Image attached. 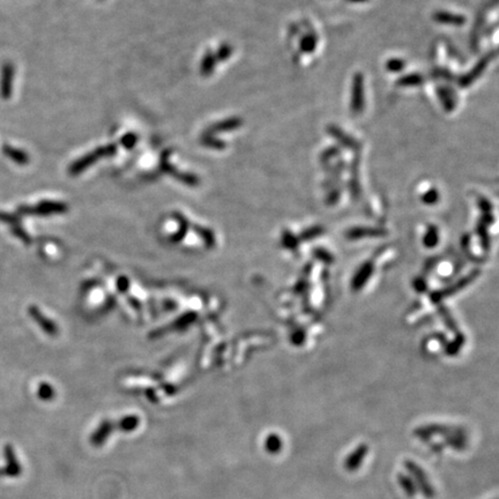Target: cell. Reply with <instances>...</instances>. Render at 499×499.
<instances>
[{
	"mask_svg": "<svg viewBox=\"0 0 499 499\" xmlns=\"http://www.w3.org/2000/svg\"><path fill=\"white\" fill-rule=\"evenodd\" d=\"M397 482H399L402 490L405 491V493L409 497H414L417 493V491H419L411 475L399 474V476H397Z\"/></svg>",
	"mask_w": 499,
	"mask_h": 499,
	"instance_id": "8fae6325",
	"label": "cell"
},
{
	"mask_svg": "<svg viewBox=\"0 0 499 499\" xmlns=\"http://www.w3.org/2000/svg\"><path fill=\"white\" fill-rule=\"evenodd\" d=\"M3 153L18 164L29 163V156L21 149H17L12 146L5 145L3 147Z\"/></svg>",
	"mask_w": 499,
	"mask_h": 499,
	"instance_id": "30bf717a",
	"label": "cell"
},
{
	"mask_svg": "<svg viewBox=\"0 0 499 499\" xmlns=\"http://www.w3.org/2000/svg\"><path fill=\"white\" fill-rule=\"evenodd\" d=\"M494 55H496V52L488 53V55H485L484 57L482 58V59H479L476 63V65H475V66L471 68L470 71L467 73V74L461 76V78L458 80L459 87L467 88V87H469L475 80H477L479 76L483 74V72L485 71V68H486V66H488L489 61H491V59H492Z\"/></svg>",
	"mask_w": 499,
	"mask_h": 499,
	"instance_id": "277c9868",
	"label": "cell"
},
{
	"mask_svg": "<svg viewBox=\"0 0 499 499\" xmlns=\"http://www.w3.org/2000/svg\"><path fill=\"white\" fill-rule=\"evenodd\" d=\"M327 133L332 135V137L335 138V140L341 144L343 147H346L348 149H353V150H358L361 144L354 139L353 137H350L349 134H347L343 130L340 129L338 126L331 125L327 127Z\"/></svg>",
	"mask_w": 499,
	"mask_h": 499,
	"instance_id": "52a82bcc",
	"label": "cell"
},
{
	"mask_svg": "<svg viewBox=\"0 0 499 499\" xmlns=\"http://www.w3.org/2000/svg\"><path fill=\"white\" fill-rule=\"evenodd\" d=\"M369 447L365 444L358 445L351 453L347 456L344 461V467L348 471H356L363 465V461L366 458Z\"/></svg>",
	"mask_w": 499,
	"mask_h": 499,
	"instance_id": "8992f818",
	"label": "cell"
},
{
	"mask_svg": "<svg viewBox=\"0 0 499 499\" xmlns=\"http://www.w3.org/2000/svg\"><path fill=\"white\" fill-rule=\"evenodd\" d=\"M14 66L12 63L3 64L2 74H0V96L4 99H9L13 91V80H14Z\"/></svg>",
	"mask_w": 499,
	"mask_h": 499,
	"instance_id": "5b68a950",
	"label": "cell"
},
{
	"mask_svg": "<svg viewBox=\"0 0 499 499\" xmlns=\"http://www.w3.org/2000/svg\"><path fill=\"white\" fill-rule=\"evenodd\" d=\"M340 152V148H338V147H330V148H327V149H325L324 152L322 153V155H320V160H322V162H328L330 160H332L333 157H335V156H338Z\"/></svg>",
	"mask_w": 499,
	"mask_h": 499,
	"instance_id": "ffe728a7",
	"label": "cell"
},
{
	"mask_svg": "<svg viewBox=\"0 0 499 499\" xmlns=\"http://www.w3.org/2000/svg\"><path fill=\"white\" fill-rule=\"evenodd\" d=\"M405 66H406L405 60L400 59V58H392V59L386 61V68H387V71L392 73L401 72L402 69L405 68Z\"/></svg>",
	"mask_w": 499,
	"mask_h": 499,
	"instance_id": "e0dca14e",
	"label": "cell"
},
{
	"mask_svg": "<svg viewBox=\"0 0 499 499\" xmlns=\"http://www.w3.org/2000/svg\"><path fill=\"white\" fill-rule=\"evenodd\" d=\"M437 199H438V192H437L436 189L429 191L424 196V201H427V203H435Z\"/></svg>",
	"mask_w": 499,
	"mask_h": 499,
	"instance_id": "7402d4cb",
	"label": "cell"
},
{
	"mask_svg": "<svg viewBox=\"0 0 499 499\" xmlns=\"http://www.w3.org/2000/svg\"><path fill=\"white\" fill-rule=\"evenodd\" d=\"M364 76H363L362 73H356L353 79V88H351L350 109L354 115H359L364 110Z\"/></svg>",
	"mask_w": 499,
	"mask_h": 499,
	"instance_id": "3957f363",
	"label": "cell"
},
{
	"mask_svg": "<svg viewBox=\"0 0 499 499\" xmlns=\"http://www.w3.org/2000/svg\"><path fill=\"white\" fill-rule=\"evenodd\" d=\"M437 92H438L439 99H440V102H442L443 107L445 108V109H446L447 111H451L452 109H454L455 95L450 90V89L446 88V87H440V88H438Z\"/></svg>",
	"mask_w": 499,
	"mask_h": 499,
	"instance_id": "7c38bea8",
	"label": "cell"
},
{
	"mask_svg": "<svg viewBox=\"0 0 499 499\" xmlns=\"http://www.w3.org/2000/svg\"><path fill=\"white\" fill-rule=\"evenodd\" d=\"M203 144L205 146L210 147V148H215V149H223L226 147V144L223 141L219 140V139L213 138L212 135L205 134V139L203 140Z\"/></svg>",
	"mask_w": 499,
	"mask_h": 499,
	"instance_id": "ac0fdd59",
	"label": "cell"
},
{
	"mask_svg": "<svg viewBox=\"0 0 499 499\" xmlns=\"http://www.w3.org/2000/svg\"><path fill=\"white\" fill-rule=\"evenodd\" d=\"M424 78L419 73H412V74L401 76V78L396 81L397 86L401 87H416L421 86L423 83Z\"/></svg>",
	"mask_w": 499,
	"mask_h": 499,
	"instance_id": "5bb4252c",
	"label": "cell"
},
{
	"mask_svg": "<svg viewBox=\"0 0 499 499\" xmlns=\"http://www.w3.org/2000/svg\"><path fill=\"white\" fill-rule=\"evenodd\" d=\"M137 142H138V137L134 133H129L124 135L121 140V144L125 147L126 149H132L133 147L137 145Z\"/></svg>",
	"mask_w": 499,
	"mask_h": 499,
	"instance_id": "44dd1931",
	"label": "cell"
},
{
	"mask_svg": "<svg viewBox=\"0 0 499 499\" xmlns=\"http://www.w3.org/2000/svg\"><path fill=\"white\" fill-rule=\"evenodd\" d=\"M216 57L215 55L213 52H207L206 53V56L204 57V59L203 61H201V67H200V72H201V74L203 75H210L211 73L213 72V69H214L215 67V64H216Z\"/></svg>",
	"mask_w": 499,
	"mask_h": 499,
	"instance_id": "2e32d148",
	"label": "cell"
},
{
	"mask_svg": "<svg viewBox=\"0 0 499 499\" xmlns=\"http://www.w3.org/2000/svg\"><path fill=\"white\" fill-rule=\"evenodd\" d=\"M242 119H239L237 117L229 118L227 121L216 123L214 125L210 127V130L207 131V135H212L215 133H221V132H229V131H234L236 129H238L239 126H242Z\"/></svg>",
	"mask_w": 499,
	"mask_h": 499,
	"instance_id": "ba28073f",
	"label": "cell"
},
{
	"mask_svg": "<svg viewBox=\"0 0 499 499\" xmlns=\"http://www.w3.org/2000/svg\"><path fill=\"white\" fill-rule=\"evenodd\" d=\"M317 43H318V38L316 34H305L300 41V50L303 53H312L317 48Z\"/></svg>",
	"mask_w": 499,
	"mask_h": 499,
	"instance_id": "4fadbf2b",
	"label": "cell"
},
{
	"mask_svg": "<svg viewBox=\"0 0 499 499\" xmlns=\"http://www.w3.org/2000/svg\"><path fill=\"white\" fill-rule=\"evenodd\" d=\"M347 2H349V3H365L367 2V0H347Z\"/></svg>",
	"mask_w": 499,
	"mask_h": 499,
	"instance_id": "603a6c76",
	"label": "cell"
},
{
	"mask_svg": "<svg viewBox=\"0 0 499 499\" xmlns=\"http://www.w3.org/2000/svg\"><path fill=\"white\" fill-rule=\"evenodd\" d=\"M116 152H117V146L116 145L99 147V148L94 150V152L89 153V154H87V155H84L83 157L79 158L78 161H75L74 163L71 165V168H69V172H71L72 175L80 173L81 171H83V170H86L89 165L95 163V162L97 161L98 158L104 157V156L115 155Z\"/></svg>",
	"mask_w": 499,
	"mask_h": 499,
	"instance_id": "7a4b0ae2",
	"label": "cell"
},
{
	"mask_svg": "<svg viewBox=\"0 0 499 499\" xmlns=\"http://www.w3.org/2000/svg\"><path fill=\"white\" fill-rule=\"evenodd\" d=\"M405 467L406 469L408 470V473L413 477L414 482L417 486V490L421 491L422 493L424 494L425 497L428 498H433L435 497V489L431 485L430 481H429L428 475L425 474V471L422 469V468L415 463L412 460H406L405 461Z\"/></svg>",
	"mask_w": 499,
	"mask_h": 499,
	"instance_id": "6da1fadb",
	"label": "cell"
},
{
	"mask_svg": "<svg viewBox=\"0 0 499 499\" xmlns=\"http://www.w3.org/2000/svg\"><path fill=\"white\" fill-rule=\"evenodd\" d=\"M233 53V48L228 44H223L220 46V49L218 50V52L215 53V57L218 60H227L228 58L231 56Z\"/></svg>",
	"mask_w": 499,
	"mask_h": 499,
	"instance_id": "d6986e66",
	"label": "cell"
},
{
	"mask_svg": "<svg viewBox=\"0 0 499 499\" xmlns=\"http://www.w3.org/2000/svg\"><path fill=\"white\" fill-rule=\"evenodd\" d=\"M283 443L281 438L276 435H270L265 440V448L269 454H278V452L282 450Z\"/></svg>",
	"mask_w": 499,
	"mask_h": 499,
	"instance_id": "9a60e30c",
	"label": "cell"
},
{
	"mask_svg": "<svg viewBox=\"0 0 499 499\" xmlns=\"http://www.w3.org/2000/svg\"><path fill=\"white\" fill-rule=\"evenodd\" d=\"M435 20L444 25H453V26H462L466 23V18L460 14H453L450 12H437L433 15Z\"/></svg>",
	"mask_w": 499,
	"mask_h": 499,
	"instance_id": "9c48e42d",
	"label": "cell"
}]
</instances>
